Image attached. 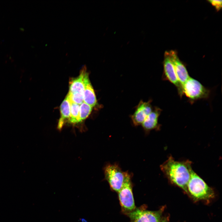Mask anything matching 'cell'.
<instances>
[{
  "instance_id": "14",
  "label": "cell",
  "mask_w": 222,
  "mask_h": 222,
  "mask_svg": "<svg viewBox=\"0 0 222 222\" xmlns=\"http://www.w3.org/2000/svg\"><path fill=\"white\" fill-rule=\"evenodd\" d=\"M70 102V112L68 122L71 124L76 125L80 123V105Z\"/></svg>"
},
{
  "instance_id": "11",
  "label": "cell",
  "mask_w": 222,
  "mask_h": 222,
  "mask_svg": "<svg viewBox=\"0 0 222 222\" xmlns=\"http://www.w3.org/2000/svg\"><path fill=\"white\" fill-rule=\"evenodd\" d=\"M88 75V73L86 71L84 77V102L93 107L97 105V101Z\"/></svg>"
},
{
  "instance_id": "10",
  "label": "cell",
  "mask_w": 222,
  "mask_h": 222,
  "mask_svg": "<svg viewBox=\"0 0 222 222\" xmlns=\"http://www.w3.org/2000/svg\"><path fill=\"white\" fill-rule=\"evenodd\" d=\"M161 111V109L155 107L146 117L142 124L143 129L146 132H148L151 130L160 128V125L158 123V119Z\"/></svg>"
},
{
  "instance_id": "6",
  "label": "cell",
  "mask_w": 222,
  "mask_h": 222,
  "mask_svg": "<svg viewBox=\"0 0 222 222\" xmlns=\"http://www.w3.org/2000/svg\"><path fill=\"white\" fill-rule=\"evenodd\" d=\"M163 79L167 80L175 85L177 88L180 97L183 95L182 86L179 82L176 75L173 65L171 60L168 51L164 54L163 61Z\"/></svg>"
},
{
  "instance_id": "16",
  "label": "cell",
  "mask_w": 222,
  "mask_h": 222,
  "mask_svg": "<svg viewBox=\"0 0 222 222\" xmlns=\"http://www.w3.org/2000/svg\"><path fill=\"white\" fill-rule=\"evenodd\" d=\"M68 94L70 101L80 105L84 102L83 94L78 92H70Z\"/></svg>"
},
{
  "instance_id": "12",
  "label": "cell",
  "mask_w": 222,
  "mask_h": 222,
  "mask_svg": "<svg viewBox=\"0 0 222 222\" xmlns=\"http://www.w3.org/2000/svg\"><path fill=\"white\" fill-rule=\"evenodd\" d=\"M60 116L57 125V129L62 130L70 117V102L68 94L61 103L60 107Z\"/></svg>"
},
{
  "instance_id": "2",
  "label": "cell",
  "mask_w": 222,
  "mask_h": 222,
  "mask_svg": "<svg viewBox=\"0 0 222 222\" xmlns=\"http://www.w3.org/2000/svg\"><path fill=\"white\" fill-rule=\"evenodd\" d=\"M187 189L192 197L197 199H208L214 195L212 189L193 170L187 185Z\"/></svg>"
},
{
  "instance_id": "13",
  "label": "cell",
  "mask_w": 222,
  "mask_h": 222,
  "mask_svg": "<svg viewBox=\"0 0 222 222\" xmlns=\"http://www.w3.org/2000/svg\"><path fill=\"white\" fill-rule=\"evenodd\" d=\"M86 72V67H84L81 69L79 75L76 78L71 79L69 82V92H78L83 94L84 77Z\"/></svg>"
},
{
  "instance_id": "1",
  "label": "cell",
  "mask_w": 222,
  "mask_h": 222,
  "mask_svg": "<svg viewBox=\"0 0 222 222\" xmlns=\"http://www.w3.org/2000/svg\"><path fill=\"white\" fill-rule=\"evenodd\" d=\"M160 169L172 183L188 193L187 185L193 170L191 161H176L170 156L160 165Z\"/></svg>"
},
{
  "instance_id": "9",
  "label": "cell",
  "mask_w": 222,
  "mask_h": 222,
  "mask_svg": "<svg viewBox=\"0 0 222 222\" xmlns=\"http://www.w3.org/2000/svg\"><path fill=\"white\" fill-rule=\"evenodd\" d=\"M178 79L182 86L190 77L187 69L179 60L177 52L173 50L168 51Z\"/></svg>"
},
{
  "instance_id": "15",
  "label": "cell",
  "mask_w": 222,
  "mask_h": 222,
  "mask_svg": "<svg viewBox=\"0 0 222 222\" xmlns=\"http://www.w3.org/2000/svg\"><path fill=\"white\" fill-rule=\"evenodd\" d=\"M92 107L83 102L80 105V120L81 123L90 114Z\"/></svg>"
},
{
  "instance_id": "4",
  "label": "cell",
  "mask_w": 222,
  "mask_h": 222,
  "mask_svg": "<svg viewBox=\"0 0 222 222\" xmlns=\"http://www.w3.org/2000/svg\"><path fill=\"white\" fill-rule=\"evenodd\" d=\"M104 170L105 178L111 187L118 192L123 185L128 172L123 171L116 163L107 164Z\"/></svg>"
},
{
  "instance_id": "8",
  "label": "cell",
  "mask_w": 222,
  "mask_h": 222,
  "mask_svg": "<svg viewBox=\"0 0 222 222\" xmlns=\"http://www.w3.org/2000/svg\"><path fill=\"white\" fill-rule=\"evenodd\" d=\"M150 100L147 102L141 101L138 103L136 110L131 116L134 125L138 126L142 125L146 117L153 110Z\"/></svg>"
},
{
  "instance_id": "5",
  "label": "cell",
  "mask_w": 222,
  "mask_h": 222,
  "mask_svg": "<svg viewBox=\"0 0 222 222\" xmlns=\"http://www.w3.org/2000/svg\"><path fill=\"white\" fill-rule=\"evenodd\" d=\"M131 175L128 173L123 185L119 191L118 196L121 205L123 209L130 212L135 208L132 191Z\"/></svg>"
},
{
  "instance_id": "7",
  "label": "cell",
  "mask_w": 222,
  "mask_h": 222,
  "mask_svg": "<svg viewBox=\"0 0 222 222\" xmlns=\"http://www.w3.org/2000/svg\"><path fill=\"white\" fill-rule=\"evenodd\" d=\"M131 222H161L160 211H153L137 209L129 212Z\"/></svg>"
},
{
  "instance_id": "17",
  "label": "cell",
  "mask_w": 222,
  "mask_h": 222,
  "mask_svg": "<svg viewBox=\"0 0 222 222\" xmlns=\"http://www.w3.org/2000/svg\"><path fill=\"white\" fill-rule=\"evenodd\" d=\"M208 1L214 6L217 10H220L222 8V1L221 0H209Z\"/></svg>"
},
{
  "instance_id": "3",
  "label": "cell",
  "mask_w": 222,
  "mask_h": 222,
  "mask_svg": "<svg viewBox=\"0 0 222 222\" xmlns=\"http://www.w3.org/2000/svg\"><path fill=\"white\" fill-rule=\"evenodd\" d=\"M183 95H185L191 103L195 101L208 98L210 90L196 80L190 77L183 85Z\"/></svg>"
},
{
  "instance_id": "18",
  "label": "cell",
  "mask_w": 222,
  "mask_h": 222,
  "mask_svg": "<svg viewBox=\"0 0 222 222\" xmlns=\"http://www.w3.org/2000/svg\"><path fill=\"white\" fill-rule=\"evenodd\" d=\"M161 222H165L163 221H161Z\"/></svg>"
}]
</instances>
